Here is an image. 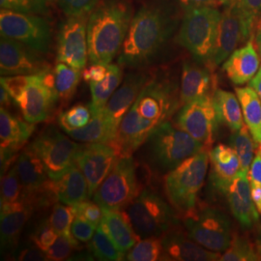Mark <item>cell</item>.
<instances>
[{"label": "cell", "instance_id": "1", "mask_svg": "<svg viewBox=\"0 0 261 261\" xmlns=\"http://www.w3.org/2000/svg\"><path fill=\"white\" fill-rule=\"evenodd\" d=\"M179 105L177 87L167 77L151 73L109 145L115 149L119 158H130L153 130L168 121Z\"/></svg>", "mask_w": 261, "mask_h": 261}, {"label": "cell", "instance_id": "2", "mask_svg": "<svg viewBox=\"0 0 261 261\" xmlns=\"http://www.w3.org/2000/svg\"><path fill=\"white\" fill-rule=\"evenodd\" d=\"M176 20L163 2H148L134 15L118 64L140 69L150 64L171 36Z\"/></svg>", "mask_w": 261, "mask_h": 261}, {"label": "cell", "instance_id": "3", "mask_svg": "<svg viewBox=\"0 0 261 261\" xmlns=\"http://www.w3.org/2000/svg\"><path fill=\"white\" fill-rule=\"evenodd\" d=\"M129 0H101L88 15L87 44L91 64H111L118 56L133 19Z\"/></svg>", "mask_w": 261, "mask_h": 261}, {"label": "cell", "instance_id": "4", "mask_svg": "<svg viewBox=\"0 0 261 261\" xmlns=\"http://www.w3.org/2000/svg\"><path fill=\"white\" fill-rule=\"evenodd\" d=\"M144 144L150 164L165 172L171 171L187 159L206 149L201 142L169 121L162 123L153 130Z\"/></svg>", "mask_w": 261, "mask_h": 261}, {"label": "cell", "instance_id": "5", "mask_svg": "<svg viewBox=\"0 0 261 261\" xmlns=\"http://www.w3.org/2000/svg\"><path fill=\"white\" fill-rule=\"evenodd\" d=\"M222 12L217 7L185 8L176 41L195 60L211 64Z\"/></svg>", "mask_w": 261, "mask_h": 261}, {"label": "cell", "instance_id": "6", "mask_svg": "<svg viewBox=\"0 0 261 261\" xmlns=\"http://www.w3.org/2000/svg\"><path fill=\"white\" fill-rule=\"evenodd\" d=\"M209 162V152L202 150L166 175L165 190L168 200L182 214L196 208L197 195L204 185Z\"/></svg>", "mask_w": 261, "mask_h": 261}, {"label": "cell", "instance_id": "7", "mask_svg": "<svg viewBox=\"0 0 261 261\" xmlns=\"http://www.w3.org/2000/svg\"><path fill=\"white\" fill-rule=\"evenodd\" d=\"M184 216L188 235L209 251L224 252L232 242V226L228 217L214 207L195 208Z\"/></svg>", "mask_w": 261, "mask_h": 261}, {"label": "cell", "instance_id": "8", "mask_svg": "<svg viewBox=\"0 0 261 261\" xmlns=\"http://www.w3.org/2000/svg\"><path fill=\"white\" fill-rule=\"evenodd\" d=\"M127 213L140 238L162 237L177 222L171 207L150 189L140 192L127 207Z\"/></svg>", "mask_w": 261, "mask_h": 261}, {"label": "cell", "instance_id": "9", "mask_svg": "<svg viewBox=\"0 0 261 261\" xmlns=\"http://www.w3.org/2000/svg\"><path fill=\"white\" fill-rule=\"evenodd\" d=\"M140 194L135 161L119 158L110 174L94 194L93 199L103 210L127 208Z\"/></svg>", "mask_w": 261, "mask_h": 261}, {"label": "cell", "instance_id": "10", "mask_svg": "<svg viewBox=\"0 0 261 261\" xmlns=\"http://www.w3.org/2000/svg\"><path fill=\"white\" fill-rule=\"evenodd\" d=\"M0 33L41 54L47 53L51 42V28L46 19L11 10L1 9Z\"/></svg>", "mask_w": 261, "mask_h": 261}, {"label": "cell", "instance_id": "11", "mask_svg": "<svg viewBox=\"0 0 261 261\" xmlns=\"http://www.w3.org/2000/svg\"><path fill=\"white\" fill-rule=\"evenodd\" d=\"M80 146L55 127L41 133L29 145L44 163L49 179L61 176L75 165Z\"/></svg>", "mask_w": 261, "mask_h": 261}, {"label": "cell", "instance_id": "12", "mask_svg": "<svg viewBox=\"0 0 261 261\" xmlns=\"http://www.w3.org/2000/svg\"><path fill=\"white\" fill-rule=\"evenodd\" d=\"M58 96L54 70L31 75L28 88L16 101L23 119L33 124L49 119Z\"/></svg>", "mask_w": 261, "mask_h": 261}, {"label": "cell", "instance_id": "13", "mask_svg": "<svg viewBox=\"0 0 261 261\" xmlns=\"http://www.w3.org/2000/svg\"><path fill=\"white\" fill-rule=\"evenodd\" d=\"M175 123L179 129L185 130L195 140L201 142L206 149L214 142L218 128L213 94H209L183 105L176 115Z\"/></svg>", "mask_w": 261, "mask_h": 261}, {"label": "cell", "instance_id": "14", "mask_svg": "<svg viewBox=\"0 0 261 261\" xmlns=\"http://www.w3.org/2000/svg\"><path fill=\"white\" fill-rule=\"evenodd\" d=\"M88 15L67 17L57 35V62L65 63L80 71H84L88 61Z\"/></svg>", "mask_w": 261, "mask_h": 261}, {"label": "cell", "instance_id": "15", "mask_svg": "<svg viewBox=\"0 0 261 261\" xmlns=\"http://www.w3.org/2000/svg\"><path fill=\"white\" fill-rule=\"evenodd\" d=\"M118 159L117 152L107 143H86L80 146L75 165L83 171L87 181L89 197H93Z\"/></svg>", "mask_w": 261, "mask_h": 261}, {"label": "cell", "instance_id": "16", "mask_svg": "<svg viewBox=\"0 0 261 261\" xmlns=\"http://www.w3.org/2000/svg\"><path fill=\"white\" fill-rule=\"evenodd\" d=\"M50 69L41 53L14 39L1 36L0 73L2 76L36 75Z\"/></svg>", "mask_w": 261, "mask_h": 261}, {"label": "cell", "instance_id": "17", "mask_svg": "<svg viewBox=\"0 0 261 261\" xmlns=\"http://www.w3.org/2000/svg\"><path fill=\"white\" fill-rule=\"evenodd\" d=\"M35 130V124L12 115L7 109L0 110V153L1 174L14 165L17 153L21 149Z\"/></svg>", "mask_w": 261, "mask_h": 261}, {"label": "cell", "instance_id": "18", "mask_svg": "<svg viewBox=\"0 0 261 261\" xmlns=\"http://www.w3.org/2000/svg\"><path fill=\"white\" fill-rule=\"evenodd\" d=\"M150 75V72L142 70L128 74L125 76L123 84L117 88L103 108V115L113 133V138L123 117L138 99L142 88L149 80Z\"/></svg>", "mask_w": 261, "mask_h": 261}, {"label": "cell", "instance_id": "19", "mask_svg": "<svg viewBox=\"0 0 261 261\" xmlns=\"http://www.w3.org/2000/svg\"><path fill=\"white\" fill-rule=\"evenodd\" d=\"M163 252L161 260L213 261L220 260L219 252L207 250L194 241L175 226L169 229L162 237Z\"/></svg>", "mask_w": 261, "mask_h": 261}, {"label": "cell", "instance_id": "20", "mask_svg": "<svg viewBox=\"0 0 261 261\" xmlns=\"http://www.w3.org/2000/svg\"><path fill=\"white\" fill-rule=\"evenodd\" d=\"M34 201L28 195H22L21 199L13 203L1 204V249L13 250L19 240V236L34 210Z\"/></svg>", "mask_w": 261, "mask_h": 261}, {"label": "cell", "instance_id": "21", "mask_svg": "<svg viewBox=\"0 0 261 261\" xmlns=\"http://www.w3.org/2000/svg\"><path fill=\"white\" fill-rule=\"evenodd\" d=\"M225 196L234 218L244 228H251L259 221V212L252 200L249 171H239Z\"/></svg>", "mask_w": 261, "mask_h": 261}, {"label": "cell", "instance_id": "22", "mask_svg": "<svg viewBox=\"0 0 261 261\" xmlns=\"http://www.w3.org/2000/svg\"><path fill=\"white\" fill-rule=\"evenodd\" d=\"M215 77L211 70L198 61H185L182 66L179 92L180 105L190 103L200 97L214 94Z\"/></svg>", "mask_w": 261, "mask_h": 261}, {"label": "cell", "instance_id": "23", "mask_svg": "<svg viewBox=\"0 0 261 261\" xmlns=\"http://www.w3.org/2000/svg\"><path fill=\"white\" fill-rule=\"evenodd\" d=\"M240 40H242V30L237 5L226 6L222 12L211 64L219 66L224 63L236 49Z\"/></svg>", "mask_w": 261, "mask_h": 261}, {"label": "cell", "instance_id": "24", "mask_svg": "<svg viewBox=\"0 0 261 261\" xmlns=\"http://www.w3.org/2000/svg\"><path fill=\"white\" fill-rule=\"evenodd\" d=\"M46 186L56 201L66 205H75L89 197L87 181L76 165L69 168L61 176L48 179Z\"/></svg>", "mask_w": 261, "mask_h": 261}, {"label": "cell", "instance_id": "25", "mask_svg": "<svg viewBox=\"0 0 261 261\" xmlns=\"http://www.w3.org/2000/svg\"><path fill=\"white\" fill-rule=\"evenodd\" d=\"M209 157L215 189L225 195L228 187L241 170L238 155L230 145L219 144L209 152Z\"/></svg>", "mask_w": 261, "mask_h": 261}, {"label": "cell", "instance_id": "26", "mask_svg": "<svg viewBox=\"0 0 261 261\" xmlns=\"http://www.w3.org/2000/svg\"><path fill=\"white\" fill-rule=\"evenodd\" d=\"M99 225L124 253L129 252L141 239L135 230L129 215L122 210H103V218Z\"/></svg>", "mask_w": 261, "mask_h": 261}, {"label": "cell", "instance_id": "27", "mask_svg": "<svg viewBox=\"0 0 261 261\" xmlns=\"http://www.w3.org/2000/svg\"><path fill=\"white\" fill-rule=\"evenodd\" d=\"M259 68V57L252 40L244 47L235 49L223 65V70L235 85H243L251 82Z\"/></svg>", "mask_w": 261, "mask_h": 261}, {"label": "cell", "instance_id": "28", "mask_svg": "<svg viewBox=\"0 0 261 261\" xmlns=\"http://www.w3.org/2000/svg\"><path fill=\"white\" fill-rule=\"evenodd\" d=\"M15 167L23 187V194H35L49 179L44 163L29 146L19 153Z\"/></svg>", "mask_w": 261, "mask_h": 261}, {"label": "cell", "instance_id": "29", "mask_svg": "<svg viewBox=\"0 0 261 261\" xmlns=\"http://www.w3.org/2000/svg\"><path fill=\"white\" fill-rule=\"evenodd\" d=\"M123 72L119 64H109L108 74L101 82L89 83L91 92L90 111L94 113L103 111L113 93L120 86Z\"/></svg>", "mask_w": 261, "mask_h": 261}, {"label": "cell", "instance_id": "30", "mask_svg": "<svg viewBox=\"0 0 261 261\" xmlns=\"http://www.w3.org/2000/svg\"><path fill=\"white\" fill-rule=\"evenodd\" d=\"M237 98L233 93L223 89H217L213 94L219 123L226 125L232 132L241 130L244 127L242 108Z\"/></svg>", "mask_w": 261, "mask_h": 261}, {"label": "cell", "instance_id": "31", "mask_svg": "<svg viewBox=\"0 0 261 261\" xmlns=\"http://www.w3.org/2000/svg\"><path fill=\"white\" fill-rule=\"evenodd\" d=\"M244 120L256 144L261 143V102L251 86L236 88Z\"/></svg>", "mask_w": 261, "mask_h": 261}, {"label": "cell", "instance_id": "32", "mask_svg": "<svg viewBox=\"0 0 261 261\" xmlns=\"http://www.w3.org/2000/svg\"><path fill=\"white\" fill-rule=\"evenodd\" d=\"M65 133L71 139L84 143L109 144L113 139V133L106 120L103 111L92 114L91 120L83 128Z\"/></svg>", "mask_w": 261, "mask_h": 261}, {"label": "cell", "instance_id": "33", "mask_svg": "<svg viewBox=\"0 0 261 261\" xmlns=\"http://www.w3.org/2000/svg\"><path fill=\"white\" fill-rule=\"evenodd\" d=\"M54 74L58 101L66 107L75 96L77 85L83 76V71L58 62L54 69Z\"/></svg>", "mask_w": 261, "mask_h": 261}, {"label": "cell", "instance_id": "34", "mask_svg": "<svg viewBox=\"0 0 261 261\" xmlns=\"http://www.w3.org/2000/svg\"><path fill=\"white\" fill-rule=\"evenodd\" d=\"M89 252L98 260H124L125 253L119 251L99 225L89 242Z\"/></svg>", "mask_w": 261, "mask_h": 261}, {"label": "cell", "instance_id": "35", "mask_svg": "<svg viewBox=\"0 0 261 261\" xmlns=\"http://www.w3.org/2000/svg\"><path fill=\"white\" fill-rule=\"evenodd\" d=\"M228 141L238 155L241 169L250 171L254 159V140H252V136L249 133V128L244 126L241 130L232 132Z\"/></svg>", "mask_w": 261, "mask_h": 261}, {"label": "cell", "instance_id": "36", "mask_svg": "<svg viewBox=\"0 0 261 261\" xmlns=\"http://www.w3.org/2000/svg\"><path fill=\"white\" fill-rule=\"evenodd\" d=\"M162 252L163 246L161 237L151 236L137 243L125 255V259L129 261L161 260Z\"/></svg>", "mask_w": 261, "mask_h": 261}, {"label": "cell", "instance_id": "37", "mask_svg": "<svg viewBox=\"0 0 261 261\" xmlns=\"http://www.w3.org/2000/svg\"><path fill=\"white\" fill-rule=\"evenodd\" d=\"M260 259L252 243L241 236H234L229 248L221 255L222 261H256Z\"/></svg>", "mask_w": 261, "mask_h": 261}, {"label": "cell", "instance_id": "38", "mask_svg": "<svg viewBox=\"0 0 261 261\" xmlns=\"http://www.w3.org/2000/svg\"><path fill=\"white\" fill-rule=\"evenodd\" d=\"M91 117L92 112L90 108L77 103L65 112H61L58 116V122L60 127L68 132L83 128L91 120Z\"/></svg>", "mask_w": 261, "mask_h": 261}, {"label": "cell", "instance_id": "39", "mask_svg": "<svg viewBox=\"0 0 261 261\" xmlns=\"http://www.w3.org/2000/svg\"><path fill=\"white\" fill-rule=\"evenodd\" d=\"M22 191L23 187L14 163L7 172L1 174V204L19 201L22 197Z\"/></svg>", "mask_w": 261, "mask_h": 261}, {"label": "cell", "instance_id": "40", "mask_svg": "<svg viewBox=\"0 0 261 261\" xmlns=\"http://www.w3.org/2000/svg\"><path fill=\"white\" fill-rule=\"evenodd\" d=\"M241 21L242 40L249 37L261 13V0H239L237 4Z\"/></svg>", "mask_w": 261, "mask_h": 261}, {"label": "cell", "instance_id": "41", "mask_svg": "<svg viewBox=\"0 0 261 261\" xmlns=\"http://www.w3.org/2000/svg\"><path fill=\"white\" fill-rule=\"evenodd\" d=\"M80 241L73 235H58L56 242L47 250V259L51 261H62L69 259L73 252L80 249Z\"/></svg>", "mask_w": 261, "mask_h": 261}, {"label": "cell", "instance_id": "42", "mask_svg": "<svg viewBox=\"0 0 261 261\" xmlns=\"http://www.w3.org/2000/svg\"><path fill=\"white\" fill-rule=\"evenodd\" d=\"M75 219L72 206L57 203L54 207L49 217V224L58 235H72L71 227Z\"/></svg>", "mask_w": 261, "mask_h": 261}, {"label": "cell", "instance_id": "43", "mask_svg": "<svg viewBox=\"0 0 261 261\" xmlns=\"http://www.w3.org/2000/svg\"><path fill=\"white\" fill-rule=\"evenodd\" d=\"M48 0H0L1 9L19 13L43 15L47 12Z\"/></svg>", "mask_w": 261, "mask_h": 261}, {"label": "cell", "instance_id": "44", "mask_svg": "<svg viewBox=\"0 0 261 261\" xmlns=\"http://www.w3.org/2000/svg\"><path fill=\"white\" fill-rule=\"evenodd\" d=\"M57 237L58 233L50 225L49 221H44L34 228L29 238L33 246L44 252H47L56 242Z\"/></svg>", "mask_w": 261, "mask_h": 261}, {"label": "cell", "instance_id": "45", "mask_svg": "<svg viewBox=\"0 0 261 261\" xmlns=\"http://www.w3.org/2000/svg\"><path fill=\"white\" fill-rule=\"evenodd\" d=\"M75 217H80L85 221L99 226L103 218V209L95 201H88L87 199L75 205L72 206Z\"/></svg>", "mask_w": 261, "mask_h": 261}, {"label": "cell", "instance_id": "46", "mask_svg": "<svg viewBox=\"0 0 261 261\" xmlns=\"http://www.w3.org/2000/svg\"><path fill=\"white\" fill-rule=\"evenodd\" d=\"M67 17L88 15L101 0H56Z\"/></svg>", "mask_w": 261, "mask_h": 261}, {"label": "cell", "instance_id": "47", "mask_svg": "<svg viewBox=\"0 0 261 261\" xmlns=\"http://www.w3.org/2000/svg\"><path fill=\"white\" fill-rule=\"evenodd\" d=\"M31 75H7L1 76L0 83L13 97L15 103L25 91L30 82Z\"/></svg>", "mask_w": 261, "mask_h": 261}, {"label": "cell", "instance_id": "48", "mask_svg": "<svg viewBox=\"0 0 261 261\" xmlns=\"http://www.w3.org/2000/svg\"><path fill=\"white\" fill-rule=\"evenodd\" d=\"M97 226L85 221L80 217H75L71 227V233L77 241L82 243L90 242L92 239Z\"/></svg>", "mask_w": 261, "mask_h": 261}, {"label": "cell", "instance_id": "49", "mask_svg": "<svg viewBox=\"0 0 261 261\" xmlns=\"http://www.w3.org/2000/svg\"><path fill=\"white\" fill-rule=\"evenodd\" d=\"M109 65L105 64H91L88 68H85L83 71V79L85 82L95 83L101 82L108 74Z\"/></svg>", "mask_w": 261, "mask_h": 261}, {"label": "cell", "instance_id": "50", "mask_svg": "<svg viewBox=\"0 0 261 261\" xmlns=\"http://www.w3.org/2000/svg\"><path fill=\"white\" fill-rule=\"evenodd\" d=\"M17 259L28 261L48 260L46 252L38 249L35 246L21 250L17 255Z\"/></svg>", "mask_w": 261, "mask_h": 261}, {"label": "cell", "instance_id": "51", "mask_svg": "<svg viewBox=\"0 0 261 261\" xmlns=\"http://www.w3.org/2000/svg\"><path fill=\"white\" fill-rule=\"evenodd\" d=\"M182 7L196 8V7H219L221 3L218 0H178Z\"/></svg>", "mask_w": 261, "mask_h": 261}, {"label": "cell", "instance_id": "52", "mask_svg": "<svg viewBox=\"0 0 261 261\" xmlns=\"http://www.w3.org/2000/svg\"><path fill=\"white\" fill-rule=\"evenodd\" d=\"M249 178L251 181L261 184V154L258 151L256 152V155L250 168Z\"/></svg>", "mask_w": 261, "mask_h": 261}, {"label": "cell", "instance_id": "53", "mask_svg": "<svg viewBox=\"0 0 261 261\" xmlns=\"http://www.w3.org/2000/svg\"><path fill=\"white\" fill-rule=\"evenodd\" d=\"M251 191H252V200L255 204L257 211L261 214V184L251 181Z\"/></svg>", "mask_w": 261, "mask_h": 261}, {"label": "cell", "instance_id": "54", "mask_svg": "<svg viewBox=\"0 0 261 261\" xmlns=\"http://www.w3.org/2000/svg\"><path fill=\"white\" fill-rule=\"evenodd\" d=\"M0 102H1V107L5 108V109L11 107L13 102H15L13 97L10 95L7 89L2 84L0 86Z\"/></svg>", "mask_w": 261, "mask_h": 261}, {"label": "cell", "instance_id": "55", "mask_svg": "<svg viewBox=\"0 0 261 261\" xmlns=\"http://www.w3.org/2000/svg\"><path fill=\"white\" fill-rule=\"evenodd\" d=\"M249 86H251L252 89L255 91V93L258 96L261 102V66L258 72L256 73V75H254L252 77V81L250 82Z\"/></svg>", "mask_w": 261, "mask_h": 261}, {"label": "cell", "instance_id": "56", "mask_svg": "<svg viewBox=\"0 0 261 261\" xmlns=\"http://www.w3.org/2000/svg\"><path fill=\"white\" fill-rule=\"evenodd\" d=\"M221 5H223L224 7L226 6H232V5H237L239 0H218Z\"/></svg>", "mask_w": 261, "mask_h": 261}, {"label": "cell", "instance_id": "57", "mask_svg": "<svg viewBox=\"0 0 261 261\" xmlns=\"http://www.w3.org/2000/svg\"><path fill=\"white\" fill-rule=\"evenodd\" d=\"M255 41H256V46H257V48H258V50H259V53H260L261 55V27L260 28L258 29V31H257Z\"/></svg>", "mask_w": 261, "mask_h": 261}, {"label": "cell", "instance_id": "58", "mask_svg": "<svg viewBox=\"0 0 261 261\" xmlns=\"http://www.w3.org/2000/svg\"><path fill=\"white\" fill-rule=\"evenodd\" d=\"M256 250L258 252L261 259V228L259 234H258V237H257V240H256Z\"/></svg>", "mask_w": 261, "mask_h": 261}, {"label": "cell", "instance_id": "59", "mask_svg": "<svg viewBox=\"0 0 261 261\" xmlns=\"http://www.w3.org/2000/svg\"><path fill=\"white\" fill-rule=\"evenodd\" d=\"M257 151L261 154V143L260 144H258V149H257Z\"/></svg>", "mask_w": 261, "mask_h": 261}, {"label": "cell", "instance_id": "60", "mask_svg": "<svg viewBox=\"0 0 261 261\" xmlns=\"http://www.w3.org/2000/svg\"><path fill=\"white\" fill-rule=\"evenodd\" d=\"M49 2H54V1H56V0H48Z\"/></svg>", "mask_w": 261, "mask_h": 261}]
</instances>
